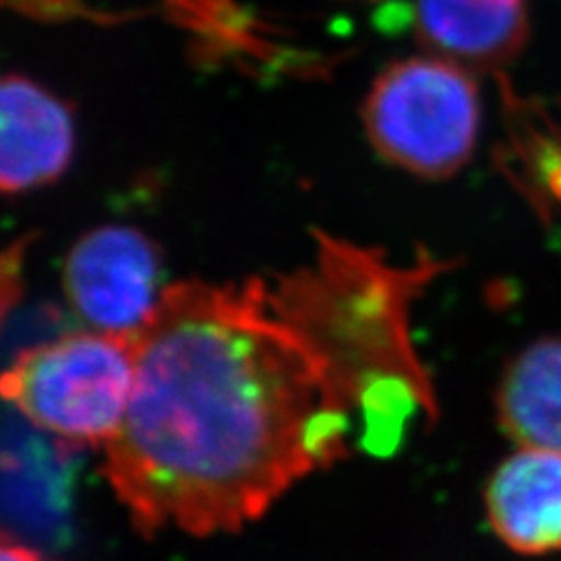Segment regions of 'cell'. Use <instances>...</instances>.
I'll return each mask as SVG.
<instances>
[{
	"mask_svg": "<svg viewBox=\"0 0 561 561\" xmlns=\"http://www.w3.org/2000/svg\"><path fill=\"white\" fill-rule=\"evenodd\" d=\"M160 274V249L148 234L129 225H103L68 251L64 293L90 330L136 337L162 297Z\"/></svg>",
	"mask_w": 561,
	"mask_h": 561,
	"instance_id": "277c9868",
	"label": "cell"
},
{
	"mask_svg": "<svg viewBox=\"0 0 561 561\" xmlns=\"http://www.w3.org/2000/svg\"><path fill=\"white\" fill-rule=\"evenodd\" d=\"M5 5L35 20H70V16L90 14L82 0H5Z\"/></svg>",
	"mask_w": 561,
	"mask_h": 561,
	"instance_id": "9c48e42d",
	"label": "cell"
},
{
	"mask_svg": "<svg viewBox=\"0 0 561 561\" xmlns=\"http://www.w3.org/2000/svg\"><path fill=\"white\" fill-rule=\"evenodd\" d=\"M414 31L431 57L491 70L519 57L529 12L524 0H416Z\"/></svg>",
	"mask_w": 561,
	"mask_h": 561,
	"instance_id": "8992f818",
	"label": "cell"
},
{
	"mask_svg": "<svg viewBox=\"0 0 561 561\" xmlns=\"http://www.w3.org/2000/svg\"><path fill=\"white\" fill-rule=\"evenodd\" d=\"M136 383V337L99 330L33 344L5 367L3 398L64 447H105L125 424Z\"/></svg>",
	"mask_w": 561,
	"mask_h": 561,
	"instance_id": "7a4b0ae2",
	"label": "cell"
},
{
	"mask_svg": "<svg viewBox=\"0 0 561 561\" xmlns=\"http://www.w3.org/2000/svg\"><path fill=\"white\" fill-rule=\"evenodd\" d=\"M496 412L503 433L524 449L561 454V340H538L507 363Z\"/></svg>",
	"mask_w": 561,
	"mask_h": 561,
	"instance_id": "ba28073f",
	"label": "cell"
},
{
	"mask_svg": "<svg viewBox=\"0 0 561 561\" xmlns=\"http://www.w3.org/2000/svg\"><path fill=\"white\" fill-rule=\"evenodd\" d=\"M76 154L68 105L43 84L10 73L0 87V187L26 195L59 181Z\"/></svg>",
	"mask_w": 561,
	"mask_h": 561,
	"instance_id": "5b68a950",
	"label": "cell"
},
{
	"mask_svg": "<svg viewBox=\"0 0 561 561\" xmlns=\"http://www.w3.org/2000/svg\"><path fill=\"white\" fill-rule=\"evenodd\" d=\"M0 561H49V559L43 557L38 550H33L28 546H22V542H14V540L5 538Z\"/></svg>",
	"mask_w": 561,
	"mask_h": 561,
	"instance_id": "30bf717a",
	"label": "cell"
},
{
	"mask_svg": "<svg viewBox=\"0 0 561 561\" xmlns=\"http://www.w3.org/2000/svg\"><path fill=\"white\" fill-rule=\"evenodd\" d=\"M486 519L519 554L561 552V454L515 451L494 470L484 491Z\"/></svg>",
	"mask_w": 561,
	"mask_h": 561,
	"instance_id": "52a82bcc",
	"label": "cell"
},
{
	"mask_svg": "<svg viewBox=\"0 0 561 561\" xmlns=\"http://www.w3.org/2000/svg\"><path fill=\"white\" fill-rule=\"evenodd\" d=\"M480 115L470 70L431 55L386 66L363 101V127L377 154L428 181L451 179L470 162Z\"/></svg>",
	"mask_w": 561,
	"mask_h": 561,
	"instance_id": "3957f363",
	"label": "cell"
},
{
	"mask_svg": "<svg viewBox=\"0 0 561 561\" xmlns=\"http://www.w3.org/2000/svg\"><path fill=\"white\" fill-rule=\"evenodd\" d=\"M300 267L164 286L136 335L129 412L103 476L134 529L239 531L354 449L393 451L433 421L412 305L449 270L313 232Z\"/></svg>",
	"mask_w": 561,
	"mask_h": 561,
	"instance_id": "6da1fadb",
	"label": "cell"
}]
</instances>
